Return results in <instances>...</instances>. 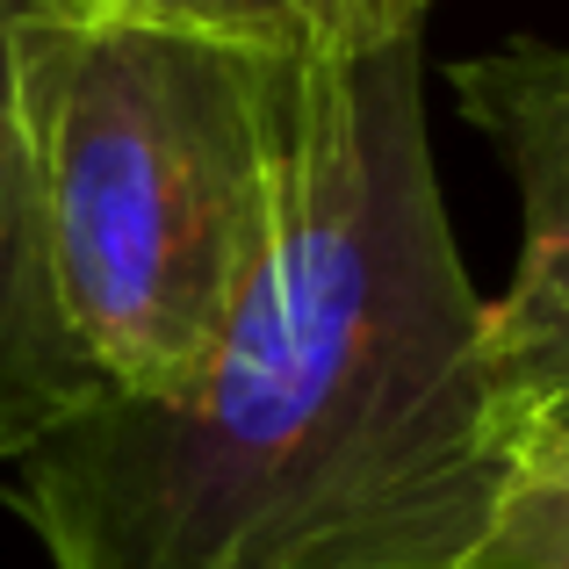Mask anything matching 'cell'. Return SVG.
<instances>
[{
  "label": "cell",
  "instance_id": "6da1fadb",
  "mask_svg": "<svg viewBox=\"0 0 569 569\" xmlns=\"http://www.w3.org/2000/svg\"><path fill=\"white\" fill-rule=\"evenodd\" d=\"M512 461L397 43L296 72L274 238L202 376L80 411L14 505L51 569H476Z\"/></svg>",
  "mask_w": 569,
  "mask_h": 569
},
{
  "label": "cell",
  "instance_id": "7a4b0ae2",
  "mask_svg": "<svg viewBox=\"0 0 569 569\" xmlns=\"http://www.w3.org/2000/svg\"><path fill=\"white\" fill-rule=\"evenodd\" d=\"M303 58L29 8L22 101L66 318L109 397L202 376L267 260Z\"/></svg>",
  "mask_w": 569,
  "mask_h": 569
},
{
  "label": "cell",
  "instance_id": "3957f363",
  "mask_svg": "<svg viewBox=\"0 0 569 569\" xmlns=\"http://www.w3.org/2000/svg\"><path fill=\"white\" fill-rule=\"evenodd\" d=\"M455 101L519 188V267L483 303V368L519 447L569 432V43L512 37L455 66Z\"/></svg>",
  "mask_w": 569,
  "mask_h": 569
},
{
  "label": "cell",
  "instance_id": "277c9868",
  "mask_svg": "<svg viewBox=\"0 0 569 569\" xmlns=\"http://www.w3.org/2000/svg\"><path fill=\"white\" fill-rule=\"evenodd\" d=\"M37 0H0V461H29L51 432L94 411L101 389L66 318L29 152L22 101V22Z\"/></svg>",
  "mask_w": 569,
  "mask_h": 569
},
{
  "label": "cell",
  "instance_id": "5b68a950",
  "mask_svg": "<svg viewBox=\"0 0 569 569\" xmlns=\"http://www.w3.org/2000/svg\"><path fill=\"white\" fill-rule=\"evenodd\" d=\"M37 8L188 29V37L246 43L267 58H303V66H353V58L418 43L432 0H37Z\"/></svg>",
  "mask_w": 569,
  "mask_h": 569
},
{
  "label": "cell",
  "instance_id": "8992f818",
  "mask_svg": "<svg viewBox=\"0 0 569 569\" xmlns=\"http://www.w3.org/2000/svg\"><path fill=\"white\" fill-rule=\"evenodd\" d=\"M476 569H569V432L519 447Z\"/></svg>",
  "mask_w": 569,
  "mask_h": 569
}]
</instances>
